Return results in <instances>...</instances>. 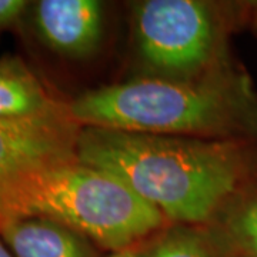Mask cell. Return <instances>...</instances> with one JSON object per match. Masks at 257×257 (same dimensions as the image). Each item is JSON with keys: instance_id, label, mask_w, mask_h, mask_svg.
Instances as JSON below:
<instances>
[{"instance_id": "5bb4252c", "label": "cell", "mask_w": 257, "mask_h": 257, "mask_svg": "<svg viewBox=\"0 0 257 257\" xmlns=\"http://www.w3.org/2000/svg\"><path fill=\"white\" fill-rule=\"evenodd\" d=\"M0 257H15L2 237H0Z\"/></svg>"}, {"instance_id": "30bf717a", "label": "cell", "mask_w": 257, "mask_h": 257, "mask_svg": "<svg viewBox=\"0 0 257 257\" xmlns=\"http://www.w3.org/2000/svg\"><path fill=\"white\" fill-rule=\"evenodd\" d=\"M138 257H219L203 226L167 223L136 247Z\"/></svg>"}, {"instance_id": "9c48e42d", "label": "cell", "mask_w": 257, "mask_h": 257, "mask_svg": "<svg viewBox=\"0 0 257 257\" xmlns=\"http://www.w3.org/2000/svg\"><path fill=\"white\" fill-rule=\"evenodd\" d=\"M60 101L23 60L13 56L0 59V119L35 116Z\"/></svg>"}, {"instance_id": "7a4b0ae2", "label": "cell", "mask_w": 257, "mask_h": 257, "mask_svg": "<svg viewBox=\"0 0 257 257\" xmlns=\"http://www.w3.org/2000/svg\"><path fill=\"white\" fill-rule=\"evenodd\" d=\"M69 107L82 127L257 140V89L237 60L193 80L135 76L80 93Z\"/></svg>"}, {"instance_id": "6da1fadb", "label": "cell", "mask_w": 257, "mask_h": 257, "mask_svg": "<svg viewBox=\"0 0 257 257\" xmlns=\"http://www.w3.org/2000/svg\"><path fill=\"white\" fill-rule=\"evenodd\" d=\"M76 153L116 176L169 223L204 226L233 194L257 184V140L82 127Z\"/></svg>"}, {"instance_id": "3957f363", "label": "cell", "mask_w": 257, "mask_h": 257, "mask_svg": "<svg viewBox=\"0 0 257 257\" xmlns=\"http://www.w3.org/2000/svg\"><path fill=\"white\" fill-rule=\"evenodd\" d=\"M13 217L57 221L110 253L135 248L169 223L116 176L77 157L10 184L0 197V221Z\"/></svg>"}, {"instance_id": "8992f818", "label": "cell", "mask_w": 257, "mask_h": 257, "mask_svg": "<svg viewBox=\"0 0 257 257\" xmlns=\"http://www.w3.org/2000/svg\"><path fill=\"white\" fill-rule=\"evenodd\" d=\"M39 39L59 56L83 60L100 50L106 5L99 0H40L33 5Z\"/></svg>"}, {"instance_id": "5b68a950", "label": "cell", "mask_w": 257, "mask_h": 257, "mask_svg": "<svg viewBox=\"0 0 257 257\" xmlns=\"http://www.w3.org/2000/svg\"><path fill=\"white\" fill-rule=\"evenodd\" d=\"M80 128L63 100L35 116L0 119V197L22 176L76 159Z\"/></svg>"}, {"instance_id": "ba28073f", "label": "cell", "mask_w": 257, "mask_h": 257, "mask_svg": "<svg viewBox=\"0 0 257 257\" xmlns=\"http://www.w3.org/2000/svg\"><path fill=\"white\" fill-rule=\"evenodd\" d=\"M203 227L219 257H257V184L233 194Z\"/></svg>"}, {"instance_id": "8fae6325", "label": "cell", "mask_w": 257, "mask_h": 257, "mask_svg": "<svg viewBox=\"0 0 257 257\" xmlns=\"http://www.w3.org/2000/svg\"><path fill=\"white\" fill-rule=\"evenodd\" d=\"M23 0H0V30L13 26L28 8Z\"/></svg>"}, {"instance_id": "52a82bcc", "label": "cell", "mask_w": 257, "mask_h": 257, "mask_svg": "<svg viewBox=\"0 0 257 257\" xmlns=\"http://www.w3.org/2000/svg\"><path fill=\"white\" fill-rule=\"evenodd\" d=\"M0 237L15 257H100V248L89 237L42 217L0 221Z\"/></svg>"}, {"instance_id": "7c38bea8", "label": "cell", "mask_w": 257, "mask_h": 257, "mask_svg": "<svg viewBox=\"0 0 257 257\" xmlns=\"http://www.w3.org/2000/svg\"><path fill=\"white\" fill-rule=\"evenodd\" d=\"M257 36V2H253L251 12H250V20H248V28Z\"/></svg>"}, {"instance_id": "277c9868", "label": "cell", "mask_w": 257, "mask_h": 257, "mask_svg": "<svg viewBox=\"0 0 257 257\" xmlns=\"http://www.w3.org/2000/svg\"><path fill=\"white\" fill-rule=\"evenodd\" d=\"M253 2L143 0L132 8L138 76L193 80L236 60L230 39L248 28Z\"/></svg>"}, {"instance_id": "4fadbf2b", "label": "cell", "mask_w": 257, "mask_h": 257, "mask_svg": "<svg viewBox=\"0 0 257 257\" xmlns=\"http://www.w3.org/2000/svg\"><path fill=\"white\" fill-rule=\"evenodd\" d=\"M107 257H138V253L135 248H126V250H120V251H113Z\"/></svg>"}]
</instances>
